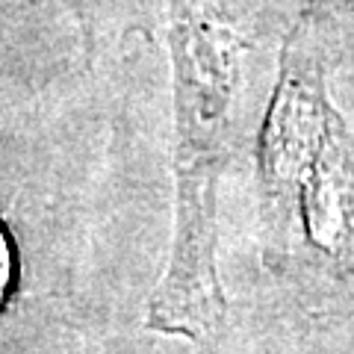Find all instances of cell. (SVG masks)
I'll list each match as a JSON object with an SVG mask.
<instances>
[{
  "label": "cell",
  "instance_id": "cell-1",
  "mask_svg": "<svg viewBox=\"0 0 354 354\" xmlns=\"http://www.w3.org/2000/svg\"><path fill=\"white\" fill-rule=\"evenodd\" d=\"M174 65V239L151 301V328L213 337L225 319L216 272V192L227 145V109L239 77L234 30L195 0H171Z\"/></svg>",
  "mask_w": 354,
  "mask_h": 354
},
{
  "label": "cell",
  "instance_id": "cell-2",
  "mask_svg": "<svg viewBox=\"0 0 354 354\" xmlns=\"http://www.w3.org/2000/svg\"><path fill=\"white\" fill-rule=\"evenodd\" d=\"M339 113L328 101L325 62L313 12H301L281 53V77L260 136V180L269 201L295 204L304 174L322 151Z\"/></svg>",
  "mask_w": 354,
  "mask_h": 354
},
{
  "label": "cell",
  "instance_id": "cell-3",
  "mask_svg": "<svg viewBox=\"0 0 354 354\" xmlns=\"http://www.w3.org/2000/svg\"><path fill=\"white\" fill-rule=\"evenodd\" d=\"M310 242L354 274V139L337 121L295 198Z\"/></svg>",
  "mask_w": 354,
  "mask_h": 354
},
{
  "label": "cell",
  "instance_id": "cell-4",
  "mask_svg": "<svg viewBox=\"0 0 354 354\" xmlns=\"http://www.w3.org/2000/svg\"><path fill=\"white\" fill-rule=\"evenodd\" d=\"M12 286V245H9V236L6 230L0 227V304Z\"/></svg>",
  "mask_w": 354,
  "mask_h": 354
}]
</instances>
